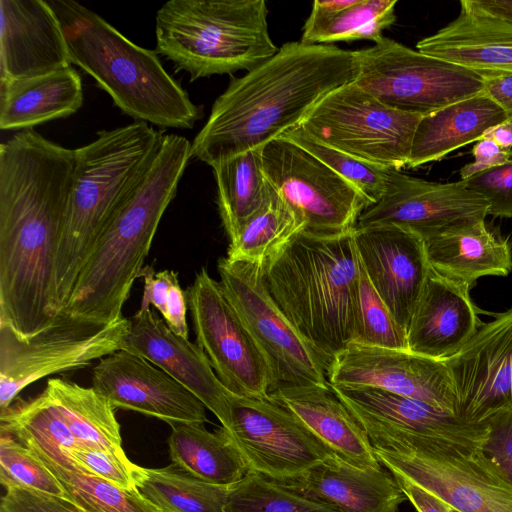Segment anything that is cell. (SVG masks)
<instances>
[{"mask_svg":"<svg viewBox=\"0 0 512 512\" xmlns=\"http://www.w3.org/2000/svg\"><path fill=\"white\" fill-rule=\"evenodd\" d=\"M508 118L486 91L426 114L415 129L407 167L439 161Z\"/></svg>","mask_w":512,"mask_h":512,"instance_id":"29","label":"cell"},{"mask_svg":"<svg viewBox=\"0 0 512 512\" xmlns=\"http://www.w3.org/2000/svg\"><path fill=\"white\" fill-rule=\"evenodd\" d=\"M191 157L187 138L164 133L82 267L63 311L98 324L123 318V306Z\"/></svg>","mask_w":512,"mask_h":512,"instance_id":"3","label":"cell"},{"mask_svg":"<svg viewBox=\"0 0 512 512\" xmlns=\"http://www.w3.org/2000/svg\"><path fill=\"white\" fill-rule=\"evenodd\" d=\"M488 207L462 180L433 182L389 169L384 194L362 212L355 228L396 225L424 238L459 222L485 219Z\"/></svg>","mask_w":512,"mask_h":512,"instance_id":"19","label":"cell"},{"mask_svg":"<svg viewBox=\"0 0 512 512\" xmlns=\"http://www.w3.org/2000/svg\"><path fill=\"white\" fill-rule=\"evenodd\" d=\"M121 349L162 369L198 398L222 427L230 428L235 394L220 381L199 345L172 332L153 309L138 310Z\"/></svg>","mask_w":512,"mask_h":512,"instance_id":"22","label":"cell"},{"mask_svg":"<svg viewBox=\"0 0 512 512\" xmlns=\"http://www.w3.org/2000/svg\"><path fill=\"white\" fill-rule=\"evenodd\" d=\"M397 0H357L354 5L334 15L310 35L300 39L307 45H332L334 42L370 40L383 37V30L395 20Z\"/></svg>","mask_w":512,"mask_h":512,"instance_id":"37","label":"cell"},{"mask_svg":"<svg viewBox=\"0 0 512 512\" xmlns=\"http://www.w3.org/2000/svg\"><path fill=\"white\" fill-rule=\"evenodd\" d=\"M330 387L359 421L369 441L424 440L477 453L488 435L487 422H468L418 400L375 388Z\"/></svg>","mask_w":512,"mask_h":512,"instance_id":"16","label":"cell"},{"mask_svg":"<svg viewBox=\"0 0 512 512\" xmlns=\"http://www.w3.org/2000/svg\"><path fill=\"white\" fill-rule=\"evenodd\" d=\"M262 266L267 293L327 374L354 340L359 258L353 231L320 235L303 230Z\"/></svg>","mask_w":512,"mask_h":512,"instance_id":"4","label":"cell"},{"mask_svg":"<svg viewBox=\"0 0 512 512\" xmlns=\"http://www.w3.org/2000/svg\"><path fill=\"white\" fill-rule=\"evenodd\" d=\"M0 482L7 487H22L67 501L55 475L27 446L10 433L0 431Z\"/></svg>","mask_w":512,"mask_h":512,"instance_id":"41","label":"cell"},{"mask_svg":"<svg viewBox=\"0 0 512 512\" xmlns=\"http://www.w3.org/2000/svg\"><path fill=\"white\" fill-rule=\"evenodd\" d=\"M418 51L481 73L512 74V22L460 3L458 16L421 39Z\"/></svg>","mask_w":512,"mask_h":512,"instance_id":"26","label":"cell"},{"mask_svg":"<svg viewBox=\"0 0 512 512\" xmlns=\"http://www.w3.org/2000/svg\"><path fill=\"white\" fill-rule=\"evenodd\" d=\"M156 52L190 81L249 72L279 48L264 0H170L155 18Z\"/></svg>","mask_w":512,"mask_h":512,"instance_id":"7","label":"cell"},{"mask_svg":"<svg viewBox=\"0 0 512 512\" xmlns=\"http://www.w3.org/2000/svg\"><path fill=\"white\" fill-rule=\"evenodd\" d=\"M141 276L144 278V291L140 310L148 309L152 305L163 317L166 313L169 289L178 278L177 273L173 270L155 272L152 266L147 265L143 268Z\"/></svg>","mask_w":512,"mask_h":512,"instance_id":"46","label":"cell"},{"mask_svg":"<svg viewBox=\"0 0 512 512\" xmlns=\"http://www.w3.org/2000/svg\"><path fill=\"white\" fill-rule=\"evenodd\" d=\"M130 328L131 319L125 317L98 324L63 310L50 325L26 340L0 327V411L11 406L28 385L52 374L89 366L121 350Z\"/></svg>","mask_w":512,"mask_h":512,"instance_id":"10","label":"cell"},{"mask_svg":"<svg viewBox=\"0 0 512 512\" xmlns=\"http://www.w3.org/2000/svg\"><path fill=\"white\" fill-rule=\"evenodd\" d=\"M65 451L88 472L118 487L136 489L133 477L135 464L128 457H120L112 452L94 448Z\"/></svg>","mask_w":512,"mask_h":512,"instance_id":"43","label":"cell"},{"mask_svg":"<svg viewBox=\"0 0 512 512\" xmlns=\"http://www.w3.org/2000/svg\"><path fill=\"white\" fill-rule=\"evenodd\" d=\"M75 149L33 129L0 144V327L26 340L59 314L56 259Z\"/></svg>","mask_w":512,"mask_h":512,"instance_id":"1","label":"cell"},{"mask_svg":"<svg viewBox=\"0 0 512 512\" xmlns=\"http://www.w3.org/2000/svg\"><path fill=\"white\" fill-rule=\"evenodd\" d=\"M481 326L470 289L430 268L407 329L408 350L445 361Z\"/></svg>","mask_w":512,"mask_h":512,"instance_id":"24","label":"cell"},{"mask_svg":"<svg viewBox=\"0 0 512 512\" xmlns=\"http://www.w3.org/2000/svg\"><path fill=\"white\" fill-rule=\"evenodd\" d=\"M187 304L186 294L176 278L169 289L166 313L163 319L172 332L185 339H188L189 332L186 319Z\"/></svg>","mask_w":512,"mask_h":512,"instance_id":"48","label":"cell"},{"mask_svg":"<svg viewBox=\"0 0 512 512\" xmlns=\"http://www.w3.org/2000/svg\"><path fill=\"white\" fill-rule=\"evenodd\" d=\"M382 466L458 512H512V485L482 454L413 441L374 449Z\"/></svg>","mask_w":512,"mask_h":512,"instance_id":"12","label":"cell"},{"mask_svg":"<svg viewBox=\"0 0 512 512\" xmlns=\"http://www.w3.org/2000/svg\"><path fill=\"white\" fill-rule=\"evenodd\" d=\"M45 390L82 448L100 449L127 457L122 448L115 408L93 387L52 378L47 381Z\"/></svg>","mask_w":512,"mask_h":512,"instance_id":"33","label":"cell"},{"mask_svg":"<svg viewBox=\"0 0 512 512\" xmlns=\"http://www.w3.org/2000/svg\"><path fill=\"white\" fill-rule=\"evenodd\" d=\"M353 51L335 45L287 42L270 59L231 79L191 143L192 157L210 167L261 149L299 125L335 88L350 83Z\"/></svg>","mask_w":512,"mask_h":512,"instance_id":"2","label":"cell"},{"mask_svg":"<svg viewBox=\"0 0 512 512\" xmlns=\"http://www.w3.org/2000/svg\"><path fill=\"white\" fill-rule=\"evenodd\" d=\"M92 387L114 408L167 422L205 423L206 407L190 391L148 360L118 350L93 369Z\"/></svg>","mask_w":512,"mask_h":512,"instance_id":"21","label":"cell"},{"mask_svg":"<svg viewBox=\"0 0 512 512\" xmlns=\"http://www.w3.org/2000/svg\"><path fill=\"white\" fill-rule=\"evenodd\" d=\"M352 83L396 110L426 115L485 92L476 71L413 50L382 37L353 51Z\"/></svg>","mask_w":512,"mask_h":512,"instance_id":"8","label":"cell"},{"mask_svg":"<svg viewBox=\"0 0 512 512\" xmlns=\"http://www.w3.org/2000/svg\"><path fill=\"white\" fill-rule=\"evenodd\" d=\"M262 170L273 188L303 217L305 231H353L371 202L350 182L292 141L279 137L260 149Z\"/></svg>","mask_w":512,"mask_h":512,"instance_id":"13","label":"cell"},{"mask_svg":"<svg viewBox=\"0 0 512 512\" xmlns=\"http://www.w3.org/2000/svg\"><path fill=\"white\" fill-rule=\"evenodd\" d=\"M135 486L161 512H224L229 487L200 480L173 463L133 467Z\"/></svg>","mask_w":512,"mask_h":512,"instance_id":"35","label":"cell"},{"mask_svg":"<svg viewBox=\"0 0 512 512\" xmlns=\"http://www.w3.org/2000/svg\"><path fill=\"white\" fill-rule=\"evenodd\" d=\"M510 151L502 149L490 139L478 140L472 148L474 161L461 168L460 180H466L478 173L503 165L508 161Z\"/></svg>","mask_w":512,"mask_h":512,"instance_id":"47","label":"cell"},{"mask_svg":"<svg viewBox=\"0 0 512 512\" xmlns=\"http://www.w3.org/2000/svg\"><path fill=\"white\" fill-rule=\"evenodd\" d=\"M422 239L430 267L469 289L481 277L512 271L511 245L485 219L459 222Z\"/></svg>","mask_w":512,"mask_h":512,"instance_id":"28","label":"cell"},{"mask_svg":"<svg viewBox=\"0 0 512 512\" xmlns=\"http://www.w3.org/2000/svg\"><path fill=\"white\" fill-rule=\"evenodd\" d=\"M450 512H458L455 509L451 508Z\"/></svg>","mask_w":512,"mask_h":512,"instance_id":"53","label":"cell"},{"mask_svg":"<svg viewBox=\"0 0 512 512\" xmlns=\"http://www.w3.org/2000/svg\"><path fill=\"white\" fill-rule=\"evenodd\" d=\"M281 137L292 141L318 158L356 187L371 204L377 202L384 194L389 168L370 164L327 146L309 136L298 126Z\"/></svg>","mask_w":512,"mask_h":512,"instance_id":"39","label":"cell"},{"mask_svg":"<svg viewBox=\"0 0 512 512\" xmlns=\"http://www.w3.org/2000/svg\"><path fill=\"white\" fill-rule=\"evenodd\" d=\"M168 446L171 461L180 469L205 482L230 487L250 469L228 431L211 432L204 423L170 424Z\"/></svg>","mask_w":512,"mask_h":512,"instance_id":"31","label":"cell"},{"mask_svg":"<svg viewBox=\"0 0 512 512\" xmlns=\"http://www.w3.org/2000/svg\"><path fill=\"white\" fill-rule=\"evenodd\" d=\"M392 474L417 512H450L451 507L435 494L397 473Z\"/></svg>","mask_w":512,"mask_h":512,"instance_id":"49","label":"cell"},{"mask_svg":"<svg viewBox=\"0 0 512 512\" xmlns=\"http://www.w3.org/2000/svg\"><path fill=\"white\" fill-rule=\"evenodd\" d=\"M327 379L331 386L381 389L453 414L457 411L446 363L408 349L352 343L336 356Z\"/></svg>","mask_w":512,"mask_h":512,"instance_id":"17","label":"cell"},{"mask_svg":"<svg viewBox=\"0 0 512 512\" xmlns=\"http://www.w3.org/2000/svg\"><path fill=\"white\" fill-rule=\"evenodd\" d=\"M269 399L292 412L335 455L361 468H381L369 438L330 385L281 388Z\"/></svg>","mask_w":512,"mask_h":512,"instance_id":"27","label":"cell"},{"mask_svg":"<svg viewBox=\"0 0 512 512\" xmlns=\"http://www.w3.org/2000/svg\"><path fill=\"white\" fill-rule=\"evenodd\" d=\"M276 483L338 512H399L407 500L390 471L361 468L335 454Z\"/></svg>","mask_w":512,"mask_h":512,"instance_id":"25","label":"cell"},{"mask_svg":"<svg viewBox=\"0 0 512 512\" xmlns=\"http://www.w3.org/2000/svg\"><path fill=\"white\" fill-rule=\"evenodd\" d=\"M460 3L482 14L512 22V0H462Z\"/></svg>","mask_w":512,"mask_h":512,"instance_id":"51","label":"cell"},{"mask_svg":"<svg viewBox=\"0 0 512 512\" xmlns=\"http://www.w3.org/2000/svg\"><path fill=\"white\" fill-rule=\"evenodd\" d=\"M482 138L494 141L504 150H512V117L486 130Z\"/></svg>","mask_w":512,"mask_h":512,"instance_id":"52","label":"cell"},{"mask_svg":"<svg viewBox=\"0 0 512 512\" xmlns=\"http://www.w3.org/2000/svg\"><path fill=\"white\" fill-rule=\"evenodd\" d=\"M487 423L488 435L481 452L512 485V409L493 416Z\"/></svg>","mask_w":512,"mask_h":512,"instance_id":"44","label":"cell"},{"mask_svg":"<svg viewBox=\"0 0 512 512\" xmlns=\"http://www.w3.org/2000/svg\"><path fill=\"white\" fill-rule=\"evenodd\" d=\"M224 512H338L249 472L229 487Z\"/></svg>","mask_w":512,"mask_h":512,"instance_id":"38","label":"cell"},{"mask_svg":"<svg viewBox=\"0 0 512 512\" xmlns=\"http://www.w3.org/2000/svg\"><path fill=\"white\" fill-rule=\"evenodd\" d=\"M353 343L379 348L408 349L406 331L397 323L377 294L360 261L359 295Z\"/></svg>","mask_w":512,"mask_h":512,"instance_id":"40","label":"cell"},{"mask_svg":"<svg viewBox=\"0 0 512 512\" xmlns=\"http://www.w3.org/2000/svg\"><path fill=\"white\" fill-rule=\"evenodd\" d=\"M0 83L71 65L60 22L46 0H0Z\"/></svg>","mask_w":512,"mask_h":512,"instance_id":"23","label":"cell"},{"mask_svg":"<svg viewBox=\"0 0 512 512\" xmlns=\"http://www.w3.org/2000/svg\"><path fill=\"white\" fill-rule=\"evenodd\" d=\"M353 239L369 281L407 333L431 268L422 237L400 226L374 225L355 228Z\"/></svg>","mask_w":512,"mask_h":512,"instance_id":"20","label":"cell"},{"mask_svg":"<svg viewBox=\"0 0 512 512\" xmlns=\"http://www.w3.org/2000/svg\"><path fill=\"white\" fill-rule=\"evenodd\" d=\"M488 202V215L512 221V150L503 165L462 180Z\"/></svg>","mask_w":512,"mask_h":512,"instance_id":"42","label":"cell"},{"mask_svg":"<svg viewBox=\"0 0 512 512\" xmlns=\"http://www.w3.org/2000/svg\"><path fill=\"white\" fill-rule=\"evenodd\" d=\"M486 92L512 117V74L481 73Z\"/></svg>","mask_w":512,"mask_h":512,"instance_id":"50","label":"cell"},{"mask_svg":"<svg viewBox=\"0 0 512 512\" xmlns=\"http://www.w3.org/2000/svg\"><path fill=\"white\" fill-rule=\"evenodd\" d=\"M303 230L301 214L273 188L264 206L229 239L226 258L263 265Z\"/></svg>","mask_w":512,"mask_h":512,"instance_id":"36","label":"cell"},{"mask_svg":"<svg viewBox=\"0 0 512 512\" xmlns=\"http://www.w3.org/2000/svg\"><path fill=\"white\" fill-rule=\"evenodd\" d=\"M30 448L55 475L67 501L82 512H161L136 489H124L77 463L64 449L28 438L17 439Z\"/></svg>","mask_w":512,"mask_h":512,"instance_id":"32","label":"cell"},{"mask_svg":"<svg viewBox=\"0 0 512 512\" xmlns=\"http://www.w3.org/2000/svg\"><path fill=\"white\" fill-rule=\"evenodd\" d=\"M455 389L456 414L487 422L512 409V308L482 324L459 352L444 361Z\"/></svg>","mask_w":512,"mask_h":512,"instance_id":"18","label":"cell"},{"mask_svg":"<svg viewBox=\"0 0 512 512\" xmlns=\"http://www.w3.org/2000/svg\"><path fill=\"white\" fill-rule=\"evenodd\" d=\"M46 1L60 22L71 64L92 76L123 113L161 128L191 129L202 118L156 50L136 45L76 1Z\"/></svg>","mask_w":512,"mask_h":512,"instance_id":"5","label":"cell"},{"mask_svg":"<svg viewBox=\"0 0 512 512\" xmlns=\"http://www.w3.org/2000/svg\"><path fill=\"white\" fill-rule=\"evenodd\" d=\"M81 77L70 65L42 76L0 83V128L27 130L76 113L82 106Z\"/></svg>","mask_w":512,"mask_h":512,"instance_id":"30","label":"cell"},{"mask_svg":"<svg viewBox=\"0 0 512 512\" xmlns=\"http://www.w3.org/2000/svg\"><path fill=\"white\" fill-rule=\"evenodd\" d=\"M196 343L220 381L237 396L268 398L272 378L259 346L224 293L202 268L188 288Z\"/></svg>","mask_w":512,"mask_h":512,"instance_id":"14","label":"cell"},{"mask_svg":"<svg viewBox=\"0 0 512 512\" xmlns=\"http://www.w3.org/2000/svg\"><path fill=\"white\" fill-rule=\"evenodd\" d=\"M227 431L250 472L274 482L293 478L334 454L292 412L269 398L234 395Z\"/></svg>","mask_w":512,"mask_h":512,"instance_id":"15","label":"cell"},{"mask_svg":"<svg viewBox=\"0 0 512 512\" xmlns=\"http://www.w3.org/2000/svg\"><path fill=\"white\" fill-rule=\"evenodd\" d=\"M163 131L135 121L75 149V170L56 259V295L62 311L77 277L116 210L141 175Z\"/></svg>","mask_w":512,"mask_h":512,"instance_id":"6","label":"cell"},{"mask_svg":"<svg viewBox=\"0 0 512 512\" xmlns=\"http://www.w3.org/2000/svg\"><path fill=\"white\" fill-rule=\"evenodd\" d=\"M211 168L216 180L219 214L231 239L264 206L273 187L262 170L260 149L238 154Z\"/></svg>","mask_w":512,"mask_h":512,"instance_id":"34","label":"cell"},{"mask_svg":"<svg viewBox=\"0 0 512 512\" xmlns=\"http://www.w3.org/2000/svg\"><path fill=\"white\" fill-rule=\"evenodd\" d=\"M0 512H82L70 502L22 487H7Z\"/></svg>","mask_w":512,"mask_h":512,"instance_id":"45","label":"cell"},{"mask_svg":"<svg viewBox=\"0 0 512 512\" xmlns=\"http://www.w3.org/2000/svg\"><path fill=\"white\" fill-rule=\"evenodd\" d=\"M258 263L221 258L220 284L268 364L271 391L329 385L323 364L267 293ZM269 393V394H270Z\"/></svg>","mask_w":512,"mask_h":512,"instance_id":"11","label":"cell"},{"mask_svg":"<svg viewBox=\"0 0 512 512\" xmlns=\"http://www.w3.org/2000/svg\"><path fill=\"white\" fill-rule=\"evenodd\" d=\"M422 115L391 108L352 82L321 98L299 123L317 141L380 167H407Z\"/></svg>","mask_w":512,"mask_h":512,"instance_id":"9","label":"cell"}]
</instances>
